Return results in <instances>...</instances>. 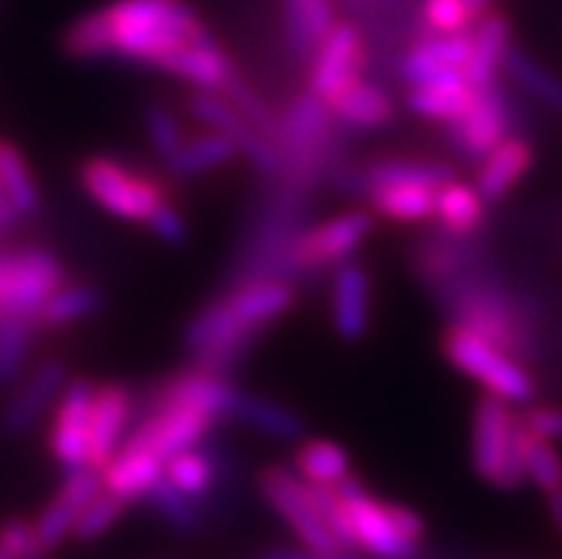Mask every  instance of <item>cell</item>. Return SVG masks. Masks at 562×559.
I'll return each instance as SVG.
<instances>
[{"label": "cell", "instance_id": "cell-1", "mask_svg": "<svg viewBox=\"0 0 562 559\" xmlns=\"http://www.w3.org/2000/svg\"><path fill=\"white\" fill-rule=\"evenodd\" d=\"M209 29L183 0H114L71 23L64 52L78 60L126 57L157 66L171 49L206 35Z\"/></svg>", "mask_w": 562, "mask_h": 559}, {"label": "cell", "instance_id": "cell-2", "mask_svg": "<svg viewBox=\"0 0 562 559\" xmlns=\"http://www.w3.org/2000/svg\"><path fill=\"white\" fill-rule=\"evenodd\" d=\"M526 420L514 417L506 400L485 391L471 420V466L477 477L503 491L520 489L526 482Z\"/></svg>", "mask_w": 562, "mask_h": 559}, {"label": "cell", "instance_id": "cell-3", "mask_svg": "<svg viewBox=\"0 0 562 559\" xmlns=\"http://www.w3.org/2000/svg\"><path fill=\"white\" fill-rule=\"evenodd\" d=\"M442 357L477 380L488 394L506 400L508 405H528L535 400L537 385L535 377L528 374L526 362L512 357L508 351L497 348L494 343L483 340L480 334L451 323L440 340Z\"/></svg>", "mask_w": 562, "mask_h": 559}, {"label": "cell", "instance_id": "cell-4", "mask_svg": "<svg viewBox=\"0 0 562 559\" xmlns=\"http://www.w3.org/2000/svg\"><path fill=\"white\" fill-rule=\"evenodd\" d=\"M80 186L109 214L132 223H146L157 203L166 200V189L140 171L128 169L114 157L94 155L80 164Z\"/></svg>", "mask_w": 562, "mask_h": 559}, {"label": "cell", "instance_id": "cell-5", "mask_svg": "<svg viewBox=\"0 0 562 559\" xmlns=\"http://www.w3.org/2000/svg\"><path fill=\"white\" fill-rule=\"evenodd\" d=\"M520 123V109L514 98L494 80L477 89V100L463 118L446 123V137L465 164L477 166L499 141L517 135Z\"/></svg>", "mask_w": 562, "mask_h": 559}, {"label": "cell", "instance_id": "cell-6", "mask_svg": "<svg viewBox=\"0 0 562 559\" xmlns=\"http://www.w3.org/2000/svg\"><path fill=\"white\" fill-rule=\"evenodd\" d=\"M66 283V271L43 248H21L0 257V314L35 317L52 291Z\"/></svg>", "mask_w": 562, "mask_h": 559}, {"label": "cell", "instance_id": "cell-7", "mask_svg": "<svg viewBox=\"0 0 562 559\" xmlns=\"http://www.w3.org/2000/svg\"><path fill=\"white\" fill-rule=\"evenodd\" d=\"M255 337L257 332L243 326L226 300H217L200 314H194L183 332V343L194 355L198 369L223 377L246 357Z\"/></svg>", "mask_w": 562, "mask_h": 559}, {"label": "cell", "instance_id": "cell-8", "mask_svg": "<svg viewBox=\"0 0 562 559\" xmlns=\"http://www.w3.org/2000/svg\"><path fill=\"white\" fill-rule=\"evenodd\" d=\"M260 494L266 496V503L278 511L283 523L303 539V546L314 554H337L342 551L337 546V539L323 523L321 511L314 508L312 491L303 477H294L289 468L269 466L260 471Z\"/></svg>", "mask_w": 562, "mask_h": 559}, {"label": "cell", "instance_id": "cell-9", "mask_svg": "<svg viewBox=\"0 0 562 559\" xmlns=\"http://www.w3.org/2000/svg\"><path fill=\"white\" fill-rule=\"evenodd\" d=\"M374 228V214L346 212L326 220L321 226L306 228L294 237L289 248V266L292 271H323L331 266L351 260L357 248Z\"/></svg>", "mask_w": 562, "mask_h": 559}, {"label": "cell", "instance_id": "cell-10", "mask_svg": "<svg viewBox=\"0 0 562 559\" xmlns=\"http://www.w3.org/2000/svg\"><path fill=\"white\" fill-rule=\"evenodd\" d=\"M189 112L209 128L226 135L237 146V155H246L257 171H263L266 178H280L285 171L283 152L269 135L251 126L240 112H237L221 92H203L189 98Z\"/></svg>", "mask_w": 562, "mask_h": 559}, {"label": "cell", "instance_id": "cell-11", "mask_svg": "<svg viewBox=\"0 0 562 559\" xmlns=\"http://www.w3.org/2000/svg\"><path fill=\"white\" fill-rule=\"evenodd\" d=\"M94 385L86 377H75L64 385L52 417L49 451L64 471L92 466L89 462V411H92Z\"/></svg>", "mask_w": 562, "mask_h": 559}, {"label": "cell", "instance_id": "cell-12", "mask_svg": "<svg viewBox=\"0 0 562 559\" xmlns=\"http://www.w3.org/2000/svg\"><path fill=\"white\" fill-rule=\"evenodd\" d=\"M212 425L214 417L198 409H189V405H157L155 414L143 420V425H137L132 437L123 443V448H146V451L157 454L166 466L169 457L203 443L206 434L212 432Z\"/></svg>", "mask_w": 562, "mask_h": 559}, {"label": "cell", "instance_id": "cell-13", "mask_svg": "<svg viewBox=\"0 0 562 559\" xmlns=\"http://www.w3.org/2000/svg\"><path fill=\"white\" fill-rule=\"evenodd\" d=\"M331 121H335V114L328 103L312 89L294 100L292 112L285 121H280L278 128V146L283 152L285 169L292 164L297 171L314 169V160L326 149Z\"/></svg>", "mask_w": 562, "mask_h": 559}, {"label": "cell", "instance_id": "cell-14", "mask_svg": "<svg viewBox=\"0 0 562 559\" xmlns=\"http://www.w3.org/2000/svg\"><path fill=\"white\" fill-rule=\"evenodd\" d=\"M363 66L366 49L360 29L349 21L335 23L326 32V37L317 43V49L308 60V89L326 100L337 86L360 78Z\"/></svg>", "mask_w": 562, "mask_h": 559}, {"label": "cell", "instance_id": "cell-15", "mask_svg": "<svg viewBox=\"0 0 562 559\" xmlns=\"http://www.w3.org/2000/svg\"><path fill=\"white\" fill-rule=\"evenodd\" d=\"M100 489H103V482H100L98 468L86 466L75 468V471H66L64 485H60L57 496L41 511V517L32 523L37 546L46 554L55 551V548L71 534L83 505L89 503Z\"/></svg>", "mask_w": 562, "mask_h": 559}, {"label": "cell", "instance_id": "cell-16", "mask_svg": "<svg viewBox=\"0 0 562 559\" xmlns=\"http://www.w3.org/2000/svg\"><path fill=\"white\" fill-rule=\"evenodd\" d=\"M66 382H69V371H66V366L60 360H43L41 366H35L26 374V380L14 389V394L9 396L3 417H0L3 432H29L57 403V396H60Z\"/></svg>", "mask_w": 562, "mask_h": 559}, {"label": "cell", "instance_id": "cell-17", "mask_svg": "<svg viewBox=\"0 0 562 559\" xmlns=\"http://www.w3.org/2000/svg\"><path fill=\"white\" fill-rule=\"evenodd\" d=\"M135 411V396L121 382H106L94 389L89 411V462L92 468H106L114 454L121 451V439Z\"/></svg>", "mask_w": 562, "mask_h": 559}, {"label": "cell", "instance_id": "cell-18", "mask_svg": "<svg viewBox=\"0 0 562 559\" xmlns=\"http://www.w3.org/2000/svg\"><path fill=\"white\" fill-rule=\"evenodd\" d=\"M340 186L346 191L357 194H369L378 186L394 183H414L428 186V189H440L442 183L454 180V166L442 164V160H406V157H380L371 164L360 166L355 171H340Z\"/></svg>", "mask_w": 562, "mask_h": 559}, {"label": "cell", "instance_id": "cell-19", "mask_svg": "<svg viewBox=\"0 0 562 559\" xmlns=\"http://www.w3.org/2000/svg\"><path fill=\"white\" fill-rule=\"evenodd\" d=\"M157 69L169 71L175 78L189 80V83H194L203 92H221L226 80L237 71V66L232 64V57L226 55L221 43L214 41L212 32H206L198 41L178 46V49H171L169 55L160 57Z\"/></svg>", "mask_w": 562, "mask_h": 559}, {"label": "cell", "instance_id": "cell-20", "mask_svg": "<svg viewBox=\"0 0 562 559\" xmlns=\"http://www.w3.org/2000/svg\"><path fill=\"white\" fill-rule=\"evenodd\" d=\"M371 323V280L360 262L346 260L331 280V326L346 343L363 340Z\"/></svg>", "mask_w": 562, "mask_h": 559}, {"label": "cell", "instance_id": "cell-21", "mask_svg": "<svg viewBox=\"0 0 562 559\" xmlns=\"http://www.w3.org/2000/svg\"><path fill=\"white\" fill-rule=\"evenodd\" d=\"M155 405H189L209 417H232L235 405L240 400V389L228 382L223 374H209V371H189L175 380L164 382L155 394Z\"/></svg>", "mask_w": 562, "mask_h": 559}, {"label": "cell", "instance_id": "cell-22", "mask_svg": "<svg viewBox=\"0 0 562 559\" xmlns=\"http://www.w3.org/2000/svg\"><path fill=\"white\" fill-rule=\"evenodd\" d=\"M349 514L355 523L357 539L366 551H371L380 559H417L420 557V546L412 543L408 537L397 532V525L392 523L385 503L374 500L371 494L360 496V500H349Z\"/></svg>", "mask_w": 562, "mask_h": 559}, {"label": "cell", "instance_id": "cell-23", "mask_svg": "<svg viewBox=\"0 0 562 559\" xmlns=\"http://www.w3.org/2000/svg\"><path fill=\"white\" fill-rule=\"evenodd\" d=\"M531 166H535V146L526 137L508 135L477 164L474 189L480 191L485 203H497L526 178Z\"/></svg>", "mask_w": 562, "mask_h": 559}, {"label": "cell", "instance_id": "cell-24", "mask_svg": "<svg viewBox=\"0 0 562 559\" xmlns=\"http://www.w3.org/2000/svg\"><path fill=\"white\" fill-rule=\"evenodd\" d=\"M326 103L337 121L351 128H383L394 123V114H397L394 100L380 86L363 78L337 86L335 92L326 98Z\"/></svg>", "mask_w": 562, "mask_h": 559}, {"label": "cell", "instance_id": "cell-25", "mask_svg": "<svg viewBox=\"0 0 562 559\" xmlns=\"http://www.w3.org/2000/svg\"><path fill=\"white\" fill-rule=\"evenodd\" d=\"M512 46V21L497 9H488L471 23V57L465 66V78L471 86L494 83L503 66V55Z\"/></svg>", "mask_w": 562, "mask_h": 559}, {"label": "cell", "instance_id": "cell-26", "mask_svg": "<svg viewBox=\"0 0 562 559\" xmlns=\"http://www.w3.org/2000/svg\"><path fill=\"white\" fill-rule=\"evenodd\" d=\"M160 477H164V460L146 448H121L106 468H100L103 489L121 496L126 505L135 500H146L149 489Z\"/></svg>", "mask_w": 562, "mask_h": 559}, {"label": "cell", "instance_id": "cell-27", "mask_svg": "<svg viewBox=\"0 0 562 559\" xmlns=\"http://www.w3.org/2000/svg\"><path fill=\"white\" fill-rule=\"evenodd\" d=\"M226 303L243 326L251 328V332H260L263 326H269L271 320L283 317L292 309L294 289L285 280H278V277L249 280L246 286L232 291Z\"/></svg>", "mask_w": 562, "mask_h": 559}, {"label": "cell", "instance_id": "cell-28", "mask_svg": "<svg viewBox=\"0 0 562 559\" xmlns=\"http://www.w3.org/2000/svg\"><path fill=\"white\" fill-rule=\"evenodd\" d=\"M283 23L292 55L308 64L317 43L337 23L335 0H283Z\"/></svg>", "mask_w": 562, "mask_h": 559}, {"label": "cell", "instance_id": "cell-29", "mask_svg": "<svg viewBox=\"0 0 562 559\" xmlns=\"http://www.w3.org/2000/svg\"><path fill=\"white\" fill-rule=\"evenodd\" d=\"M235 143L212 128L198 137H186L164 164L171 178H198V175H206V171L221 169L223 164L235 160Z\"/></svg>", "mask_w": 562, "mask_h": 559}, {"label": "cell", "instance_id": "cell-30", "mask_svg": "<svg viewBox=\"0 0 562 559\" xmlns=\"http://www.w3.org/2000/svg\"><path fill=\"white\" fill-rule=\"evenodd\" d=\"M499 75H506L512 86H517L528 98H535L537 103L549 107L551 112L562 114V78H557L554 71L546 69L540 60H535L520 46H514V43L508 46L506 55H503Z\"/></svg>", "mask_w": 562, "mask_h": 559}, {"label": "cell", "instance_id": "cell-31", "mask_svg": "<svg viewBox=\"0 0 562 559\" xmlns=\"http://www.w3.org/2000/svg\"><path fill=\"white\" fill-rule=\"evenodd\" d=\"M485 205L488 203L480 198V191L469 183L449 180L435 191V220L442 232L457 237H471L483 226Z\"/></svg>", "mask_w": 562, "mask_h": 559}, {"label": "cell", "instance_id": "cell-32", "mask_svg": "<svg viewBox=\"0 0 562 559\" xmlns=\"http://www.w3.org/2000/svg\"><path fill=\"white\" fill-rule=\"evenodd\" d=\"M232 417L274 439H303V434H306V423L300 414L274 403L269 396H257L249 391H240V400H237Z\"/></svg>", "mask_w": 562, "mask_h": 559}, {"label": "cell", "instance_id": "cell-33", "mask_svg": "<svg viewBox=\"0 0 562 559\" xmlns=\"http://www.w3.org/2000/svg\"><path fill=\"white\" fill-rule=\"evenodd\" d=\"M435 191L414 183L378 186L369 191L371 212L394 223H423L435 217Z\"/></svg>", "mask_w": 562, "mask_h": 559}, {"label": "cell", "instance_id": "cell-34", "mask_svg": "<svg viewBox=\"0 0 562 559\" xmlns=\"http://www.w3.org/2000/svg\"><path fill=\"white\" fill-rule=\"evenodd\" d=\"M477 100V86L451 83V86H412V92L406 94V107L420 118H431V121L451 123L457 118H463Z\"/></svg>", "mask_w": 562, "mask_h": 559}, {"label": "cell", "instance_id": "cell-35", "mask_svg": "<svg viewBox=\"0 0 562 559\" xmlns=\"http://www.w3.org/2000/svg\"><path fill=\"white\" fill-rule=\"evenodd\" d=\"M100 309H103V294H100L98 286L64 283L60 289L52 291L46 303L41 305L37 323L46 328L71 326V323H80V320L98 314Z\"/></svg>", "mask_w": 562, "mask_h": 559}, {"label": "cell", "instance_id": "cell-36", "mask_svg": "<svg viewBox=\"0 0 562 559\" xmlns=\"http://www.w3.org/2000/svg\"><path fill=\"white\" fill-rule=\"evenodd\" d=\"M297 474L314 485H337L346 474H351V460L346 448L331 439H308L294 454Z\"/></svg>", "mask_w": 562, "mask_h": 559}, {"label": "cell", "instance_id": "cell-37", "mask_svg": "<svg viewBox=\"0 0 562 559\" xmlns=\"http://www.w3.org/2000/svg\"><path fill=\"white\" fill-rule=\"evenodd\" d=\"M0 186L21 217H29L41 209V191H37L26 157L9 141H0Z\"/></svg>", "mask_w": 562, "mask_h": 559}, {"label": "cell", "instance_id": "cell-38", "mask_svg": "<svg viewBox=\"0 0 562 559\" xmlns=\"http://www.w3.org/2000/svg\"><path fill=\"white\" fill-rule=\"evenodd\" d=\"M37 326L41 323L35 317L0 314V382L18 380L35 343Z\"/></svg>", "mask_w": 562, "mask_h": 559}, {"label": "cell", "instance_id": "cell-39", "mask_svg": "<svg viewBox=\"0 0 562 559\" xmlns=\"http://www.w3.org/2000/svg\"><path fill=\"white\" fill-rule=\"evenodd\" d=\"M164 474L169 477L186 496H192L194 503L203 500V496L212 491L214 477H217V468H214L212 457L206 451H200V443L194 448H186V451L169 457L164 466Z\"/></svg>", "mask_w": 562, "mask_h": 559}, {"label": "cell", "instance_id": "cell-40", "mask_svg": "<svg viewBox=\"0 0 562 559\" xmlns=\"http://www.w3.org/2000/svg\"><path fill=\"white\" fill-rule=\"evenodd\" d=\"M151 508L160 514L166 525H169L171 532L178 534H198L200 525H203V517H200L198 505H194L192 496H186L183 491L169 480V477H160L146 494Z\"/></svg>", "mask_w": 562, "mask_h": 559}, {"label": "cell", "instance_id": "cell-41", "mask_svg": "<svg viewBox=\"0 0 562 559\" xmlns=\"http://www.w3.org/2000/svg\"><path fill=\"white\" fill-rule=\"evenodd\" d=\"M308 491H312L314 508L321 511L323 523H326V528L331 532V537L337 539V546H340L342 551H355V548H360L355 523H351L349 505H346V500L337 494L335 485H314V482H308Z\"/></svg>", "mask_w": 562, "mask_h": 559}, {"label": "cell", "instance_id": "cell-42", "mask_svg": "<svg viewBox=\"0 0 562 559\" xmlns=\"http://www.w3.org/2000/svg\"><path fill=\"white\" fill-rule=\"evenodd\" d=\"M522 462H526V480L535 482L542 494L562 489V457L551 439H542L528 432Z\"/></svg>", "mask_w": 562, "mask_h": 559}, {"label": "cell", "instance_id": "cell-43", "mask_svg": "<svg viewBox=\"0 0 562 559\" xmlns=\"http://www.w3.org/2000/svg\"><path fill=\"white\" fill-rule=\"evenodd\" d=\"M223 98L232 103V107L237 109V112L246 118V121L251 123V126H257L263 135H269L271 141L278 143V128H280V121L274 118V114L269 112V107L263 103V98L251 89L246 80L240 78V71H235L232 78L226 80V86L221 89Z\"/></svg>", "mask_w": 562, "mask_h": 559}, {"label": "cell", "instance_id": "cell-44", "mask_svg": "<svg viewBox=\"0 0 562 559\" xmlns=\"http://www.w3.org/2000/svg\"><path fill=\"white\" fill-rule=\"evenodd\" d=\"M123 511H126V503H123L121 496H114L109 494L106 489H100L98 494L83 505L71 534H75V539H80V543H92V539L103 537V534L123 517Z\"/></svg>", "mask_w": 562, "mask_h": 559}, {"label": "cell", "instance_id": "cell-45", "mask_svg": "<svg viewBox=\"0 0 562 559\" xmlns=\"http://www.w3.org/2000/svg\"><path fill=\"white\" fill-rule=\"evenodd\" d=\"M471 18L465 0H423V14L417 35H451V32H465L471 29Z\"/></svg>", "mask_w": 562, "mask_h": 559}, {"label": "cell", "instance_id": "cell-46", "mask_svg": "<svg viewBox=\"0 0 562 559\" xmlns=\"http://www.w3.org/2000/svg\"><path fill=\"white\" fill-rule=\"evenodd\" d=\"M143 128H146L149 146L157 155L164 157V160L186 141L180 118L171 112L169 107H164V103H151V107L143 112Z\"/></svg>", "mask_w": 562, "mask_h": 559}, {"label": "cell", "instance_id": "cell-47", "mask_svg": "<svg viewBox=\"0 0 562 559\" xmlns=\"http://www.w3.org/2000/svg\"><path fill=\"white\" fill-rule=\"evenodd\" d=\"M146 226H149L151 234H157L160 241L171 243V246H180L189 237V223H186L183 214L169 200H164V203H157L151 209V214L146 217Z\"/></svg>", "mask_w": 562, "mask_h": 559}, {"label": "cell", "instance_id": "cell-48", "mask_svg": "<svg viewBox=\"0 0 562 559\" xmlns=\"http://www.w3.org/2000/svg\"><path fill=\"white\" fill-rule=\"evenodd\" d=\"M526 425L528 432L537 434V437L562 443V409H554V405H535V409H528Z\"/></svg>", "mask_w": 562, "mask_h": 559}, {"label": "cell", "instance_id": "cell-49", "mask_svg": "<svg viewBox=\"0 0 562 559\" xmlns=\"http://www.w3.org/2000/svg\"><path fill=\"white\" fill-rule=\"evenodd\" d=\"M385 511H389L392 523L397 525V532L420 546L423 539H426V523H423L420 514L412 508H406V505H394V503H385Z\"/></svg>", "mask_w": 562, "mask_h": 559}, {"label": "cell", "instance_id": "cell-50", "mask_svg": "<svg viewBox=\"0 0 562 559\" xmlns=\"http://www.w3.org/2000/svg\"><path fill=\"white\" fill-rule=\"evenodd\" d=\"M263 559H357L349 551L337 554H314V551H289V548H278V551H269Z\"/></svg>", "mask_w": 562, "mask_h": 559}, {"label": "cell", "instance_id": "cell-51", "mask_svg": "<svg viewBox=\"0 0 562 559\" xmlns=\"http://www.w3.org/2000/svg\"><path fill=\"white\" fill-rule=\"evenodd\" d=\"M18 220H21V214L14 212L12 200L7 198V191L0 186V228H12Z\"/></svg>", "mask_w": 562, "mask_h": 559}, {"label": "cell", "instance_id": "cell-52", "mask_svg": "<svg viewBox=\"0 0 562 559\" xmlns=\"http://www.w3.org/2000/svg\"><path fill=\"white\" fill-rule=\"evenodd\" d=\"M546 496H549V514H551V523H554L557 534H560V537H562V489L551 491V494H546Z\"/></svg>", "mask_w": 562, "mask_h": 559}, {"label": "cell", "instance_id": "cell-53", "mask_svg": "<svg viewBox=\"0 0 562 559\" xmlns=\"http://www.w3.org/2000/svg\"><path fill=\"white\" fill-rule=\"evenodd\" d=\"M465 7H469L471 18H474V21H477L480 14L488 12V9H492V0H465Z\"/></svg>", "mask_w": 562, "mask_h": 559}, {"label": "cell", "instance_id": "cell-54", "mask_svg": "<svg viewBox=\"0 0 562 559\" xmlns=\"http://www.w3.org/2000/svg\"><path fill=\"white\" fill-rule=\"evenodd\" d=\"M23 559H46V551H43V548H35V551H29Z\"/></svg>", "mask_w": 562, "mask_h": 559}]
</instances>
